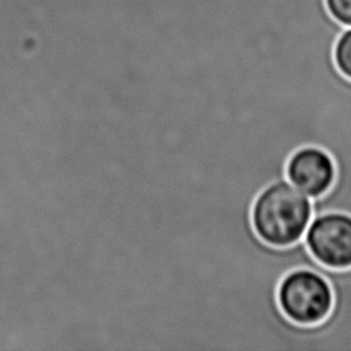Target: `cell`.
Wrapping results in <instances>:
<instances>
[{"label":"cell","instance_id":"cell-1","mask_svg":"<svg viewBox=\"0 0 351 351\" xmlns=\"http://www.w3.org/2000/svg\"><path fill=\"white\" fill-rule=\"evenodd\" d=\"M313 215L310 197L284 180L267 186L252 206L258 237L273 247H289L304 234Z\"/></svg>","mask_w":351,"mask_h":351},{"label":"cell","instance_id":"cell-3","mask_svg":"<svg viewBox=\"0 0 351 351\" xmlns=\"http://www.w3.org/2000/svg\"><path fill=\"white\" fill-rule=\"evenodd\" d=\"M306 247L322 266L333 270L351 267V215L325 211L306 229Z\"/></svg>","mask_w":351,"mask_h":351},{"label":"cell","instance_id":"cell-4","mask_svg":"<svg viewBox=\"0 0 351 351\" xmlns=\"http://www.w3.org/2000/svg\"><path fill=\"white\" fill-rule=\"evenodd\" d=\"M288 180L310 197H321L336 181V165L330 154L308 145L293 152L285 167Z\"/></svg>","mask_w":351,"mask_h":351},{"label":"cell","instance_id":"cell-2","mask_svg":"<svg viewBox=\"0 0 351 351\" xmlns=\"http://www.w3.org/2000/svg\"><path fill=\"white\" fill-rule=\"evenodd\" d=\"M277 302L282 314L296 325H319L329 317L335 295L328 280L310 269L289 271L280 282Z\"/></svg>","mask_w":351,"mask_h":351},{"label":"cell","instance_id":"cell-5","mask_svg":"<svg viewBox=\"0 0 351 351\" xmlns=\"http://www.w3.org/2000/svg\"><path fill=\"white\" fill-rule=\"evenodd\" d=\"M335 63L337 70L351 80V30L344 32L335 45Z\"/></svg>","mask_w":351,"mask_h":351},{"label":"cell","instance_id":"cell-6","mask_svg":"<svg viewBox=\"0 0 351 351\" xmlns=\"http://www.w3.org/2000/svg\"><path fill=\"white\" fill-rule=\"evenodd\" d=\"M330 15L343 25L351 26V0H325Z\"/></svg>","mask_w":351,"mask_h":351}]
</instances>
